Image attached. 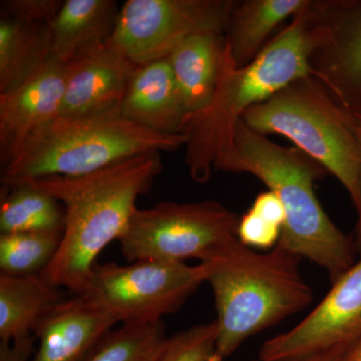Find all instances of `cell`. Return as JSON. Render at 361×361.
Listing matches in <instances>:
<instances>
[{
    "instance_id": "1",
    "label": "cell",
    "mask_w": 361,
    "mask_h": 361,
    "mask_svg": "<svg viewBox=\"0 0 361 361\" xmlns=\"http://www.w3.org/2000/svg\"><path fill=\"white\" fill-rule=\"evenodd\" d=\"M161 153H147L78 177L28 180L65 209V230L58 253L40 274L47 283L80 295L102 251L122 238L137 210L163 170Z\"/></svg>"
},
{
    "instance_id": "2",
    "label": "cell",
    "mask_w": 361,
    "mask_h": 361,
    "mask_svg": "<svg viewBox=\"0 0 361 361\" xmlns=\"http://www.w3.org/2000/svg\"><path fill=\"white\" fill-rule=\"evenodd\" d=\"M307 6L248 66L237 68L227 44L210 106L188 115L180 132L187 137L185 161L194 182L204 184L210 179L216 163L231 147L237 123L247 110L297 78L311 75L310 56L322 44L324 32Z\"/></svg>"
},
{
    "instance_id": "3",
    "label": "cell",
    "mask_w": 361,
    "mask_h": 361,
    "mask_svg": "<svg viewBox=\"0 0 361 361\" xmlns=\"http://www.w3.org/2000/svg\"><path fill=\"white\" fill-rule=\"evenodd\" d=\"M215 170L254 176L274 192L286 213L278 244L320 266L332 283L356 262L355 239L334 224L316 196L315 182L327 171L300 149L270 141L240 120Z\"/></svg>"
},
{
    "instance_id": "4",
    "label": "cell",
    "mask_w": 361,
    "mask_h": 361,
    "mask_svg": "<svg viewBox=\"0 0 361 361\" xmlns=\"http://www.w3.org/2000/svg\"><path fill=\"white\" fill-rule=\"evenodd\" d=\"M301 258L277 244L266 253L239 239L202 261L209 268L217 311V353L223 360L250 337L305 310L313 291L300 271Z\"/></svg>"
},
{
    "instance_id": "5",
    "label": "cell",
    "mask_w": 361,
    "mask_h": 361,
    "mask_svg": "<svg viewBox=\"0 0 361 361\" xmlns=\"http://www.w3.org/2000/svg\"><path fill=\"white\" fill-rule=\"evenodd\" d=\"M184 134L154 132L128 120L121 110L59 116L37 130L2 167L4 186L40 178L78 177L147 153L185 147Z\"/></svg>"
},
{
    "instance_id": "6",
    "label": "cell",
    "mask_w": 361,
    "mask_h": 361,
    "mask_svg": "<svg viewBox=\"0 0 361 361\" xmlns=\"http://www.w3.org/2000/svg\"><path fill=\"white\" fill-rule=\"evenodd\" d=\"M241 120L258 134L280 135L334 175L357 210L361 159L353 111L341 106L311 73L297 78Z\"/></svg>"
},
{
    "instance_id": "7",
    "label": "cell",
    "mask_w": 361,
    "mask_h": 361,
    "mask_svg": "<svg viewBox=\"0 0 361 361\" xmlns=\"http://www.w3.org/2000/svg\"><path fill=\"white\" fill-rule=\"evenodd\" d=\"M239 220L238 214L217 201L161 202L149 209L137 208L118 241L128 262H202L238 239Z\"/></svg>"
},
{
    "instance_id": "8",
    "label": "cell",
    "mask_w": 361,
    "mask_h": 361,
    "mask_svg": "<svg viewBox=\"0 0 361 361\" xmlns=\"http://www.w3.org/2000/svg\"><path fill=\"white\" fill-rule=\"evenodd\" d=\"M206 263L139 260L126 266L96 263L82 298L122 324L160 322L182 307L207 282Z\"/></svg>"
},
{
    "instance_id": "9",
    "label": "cell",
    "mask_w": 361,
    "mask_h": 361,
    "mask_svg": "<svg viewBox=\"0 0 361 361\" xmlns=\"http://www.w3.org/2000/svg\"><path fill=\"white\" fill-rule=\"evenodd\" d=\"M236 0H128L109 45L135 66L167 58L187 37L226 35Z\"/></svg>"
},
{
    "instance_id": "10",
    "label": "cell",
    "mask_w": 361,
    "mask_h": 361,
    "mask_svg": "<svg viewBox=\"0 0 361 361\" xmlns=\"http://www.w3.org/2000/svg\"><path fill=\"white\" fill-rule=\"evenodd\" d=\"M361 337V257L332 283L310 314L283 334L266 341L258 360H296L329 349L350 348Z\"/></svg>"
},
{
    "instance_id": "11",
    "label": "cell",
    "mask_w": 361,
    "mask_h": 361,
    "mask_svg": "<svg viewBox=\"0 0 361 361\" xmlns=\"http://www.w3.org/2000/svg\"><path fill=\"white\" fill-rule=\"evenodd\" d=\"M324 35L311 54V73L341 106L361 111V0H310Z\"/></svg>"
},
{
    "instance_id": "12",
    "label": "cell",
    "mask_w": 361,
    "mask_h": 361,
    "mask_svg": "<svg viewBox=\"0 0 361 361\" xmlns=\"http://www.w3.org/2000/svg\"><path fill=\"white\" fill-rule=\"evenodd\" d=\"M66 66L49 61L39 73L0 94V160L4 167L37 130L61 116Z\"/></svg>"
},
{
    "instance_id": "13",
    "label": "cell",
    "mask_w": 361,
    "mask_h": 361,
    "mask_svg": "<svg viewBox=\"0 0 361 361\" xmlns=\"http://www.w3.org/2000/svg\"><path fill=\"white\" fill-rule=\"evenodd\" d=\"M65 66L61 116H78L121 110L137 66L108 44Z\"/></svg>"
},
{
    "instance_id": "14",
    "label": "cell",
    "mask_w": 361,
    "mask_h": 361,
    "mask_svg": "<svg viewBox=\"0 0 361 361\" xmlns=\"http://www.w3.org/2000/svg\"><path fill=\"white\" fill-rule=\"evenodd\" d=\"M118 323L82 296L66 298L33 334L39 345L30 361H87Z\"/></svg>"
},
{
    "instance_id": "15",
    "label": "cell",
    "mask_w": 361,
    "mask_h": 361,
    "mask_svg": "<svg viewBox=\"0 0 361 361\" xmlns=\"http://www.w3.org/2000/svg\"><path fill=\"white\" fill-rule=\"evenodd\" d=\"M128 120L154 132L177 135L188 114L168 58L137 66L121 104Z\"/></svg>"
},
{
    "instance_id": "16",
    "label": "cell",
    "mask_w": 361,
    "mask_h": 361,
    "mask_svg": "<svg viewBox=\"0 0 361 361\" xmlns=\"http://www.w3.org/2000/svg\"><path fill=\"white\" fill-rule=\"evenodd\" d=\"M120 7L115 0H66L51 30V61L68 65L106 47Z\"/></svg>"
},
{
    "instance_id": "17",
    "label": "cell",
    "mask_w": 361,
    "mask_h": 361,
    "mask_svg": "<svg viewBox=\"0 0 361 361\" xmlns=\"http://www.w3.org/2000/svg\"><path fill=\"white\" fill-rule=\"evenodd\" d=\"M226 51L225 35L202 33L183 40L167 56L188 115L210 106Z\"/></svg>"
},
{
    "instance_id": "18",
    "label": "cell",
    "mask_w": 361,
    "mask_h": 361,
    "mask_svg": "<svg viewBox=\"0 0 361 361\" xmlns=\"http://www.w3.org/2000/svg\"><path fill=\"white\" fill-rule=\"evenodd\" d=\"M308 4L310 0H236L225 35L235 66L251 63L269 44L271 33Z\"/></svg>"
},
{
    "instance_id": "19",
    "label": "cell",
    "mask_w": 361,
    "mask_h": 361,
    "mask_svg": "<svg viewBox=\"0 0 361 361\" xmlns=\"http://www.w3.org/2000/svg\"><path fill=\"white\" fill-rule=\"evenodd\" d=\"M63 292L40 275L0 274V341L35 334L40 323L65 300Z\"/></svg>"
},
{
    "instance_id": "20",
    "label": "cell",
    "mask_w": 361,
    "mask_h": 361,
    "mask_svg": "<svg viewBox=\"0 0 361 361\" xmlns=\"http://www.w3.org/2000/svg\"><path fill=\"white\" fill-rule=\"evenodd\" d=\"M49 26L0 18V94L18 87L51 61Z\"/></svg>"
},
{
    "instance_id": "21",
    "label": "cell",
    "mask_w": 361,
    "mask_h": 361,
    "mask_svg": "<svg viewBox=\"0 0 361 361\" xmlns=\"http://www.w3.org/2000/svg\"><path fill=\"white\" fill-rule=\"evenodd\" d=\"M65 209L54 197L30 183L1 188V234L44 232L63 234Z\"/></svg>"
},
{
    "instance_id": "22",
    "label": "cell",
    "mask_w": 361,
    "mask_h": 361,
    "mask_svg": "<svg viewBox=\"0 0 361 361\" xmlns=\"http://www.w3.org/2000/svg\"><path fill=\"white\" fill-rule=\"evenodd\" d=\"M63 235L23 232L0 235V269L11 276L40 275L54 260Z\"/></svg>"
},
{
    "instance_id": "23",
    "label": "cell",
    "mask_w": 361,
    "mask_h": 361,
    "mask_svg": "<svg viewBox=\"0 0 361 361\" xmlns=\"http://www.w3.org/2000/svg\"><path fill=\"white\" fill-rule=\"evenodd\" d=\"M164 322L123 324L87 361H156L168 339Z\"/></svg>"
},
{
    "instance_id": "24",
    "label": "cell",
    "mask_w": 361,
    "mask_h": 361,
    "mask_svg": "<svg viewBox=\"0 0 361 361\" xmlns=\"http://www.w3.org/2000/svg\"><path fill=\"white\" fill-rule=\"evenodd\" d=\"M216 322L198 324L169 336L156 361H224L217 353Z\"/></svg>"
},
{
    "instance_id": "25",
    "label": "cell",
    "mask_w": 361,
    "mask_h": 361,
    "mask_svg": "<svg viewBox=\"0 0 361 361\" xmlns=\"http://www.w3.org/2000/svg\"><path fill=\"white\" fill-rule=\"evenodd\" d=\"M282 228L266 220L249 208L240 216L237 236L243 245L251 249L268 250L277 245L281 238Z\"/></svg>"
},
{
    "instance_id": "26",
    "label": "cell",
    "mask_w": 361,
    "mask_h": 361,
    "mask_svg": "<svg viewBox=\"0 0 361 361\" xmlns=\"http://www.w3.org/2000/svg\"><path fill=\"white\" fill-rule=\"evenodd\" d=\"M63 4L61 0H6L1 1V18L51 25Z\"/></svg>"
},
{
    "instance_id": "27",
    "label": "cell",
    "mask_w": 361,
    "mask_h": 361,
    "mask_svg": "<svg viewBox=\"0 0 361 361\" xmlns=\"http://www.w3.org/2000/svg\"><path fill=\"white\" fill-rule=\"evenodd\" d=\"M250 209L283 230L285 222H286V213L281 201L274 192L268 190L259 194Z\"/></svg>"
},
{
    "instance_id": "28",
    "label": "cell",
    "mask_w": 361,
    "mask_h": 361,
    "mask_svg": "<svg viewBox=\"0 0 361 361\" xmlns=\"http://www.w3.org/2000/svg\"><path fill=\"white\" fill-rule=\"evenodd\" d=\"M353 118H355V133L356 141H357L358 148L360 152L361 159V111H353ZM357 221H356L355 242L356 249L361 255V172H360V204L357 210Z\"/></svg>"
},
{
    "instance_id": "29",
    "label": "cell",
    "mask_w": 361,
    "mask_h": 361,
    "mask_svg": "<svg viewBox=\"0 0 361 361\" xmlns=\"http://www.w3.org/2000/svg\"><path fill=\"white\" fill-rule=\"evenodd\" d=\"M348 346H341L329 349V350L322 351V353H315V355L305 356V357L296 358V360H279V361H341L342 357L348 350ZM254 361H263L255 360Z\"/></svg>"
},
{
    "instance_id": "30",
    "label": "cell",
    "mask_w": 361,
    "mask_h": 361,
    "mask_svg": "<svg viewBox=\"0 0 361 361\" xmlns=\"http://www.w3.org/2000/svg\"><path fill=\"white\" fill-rule=\"evenodd\" d=\"M341 361H361V337L348 348Z\"/></svg>"
}]
</instances>
